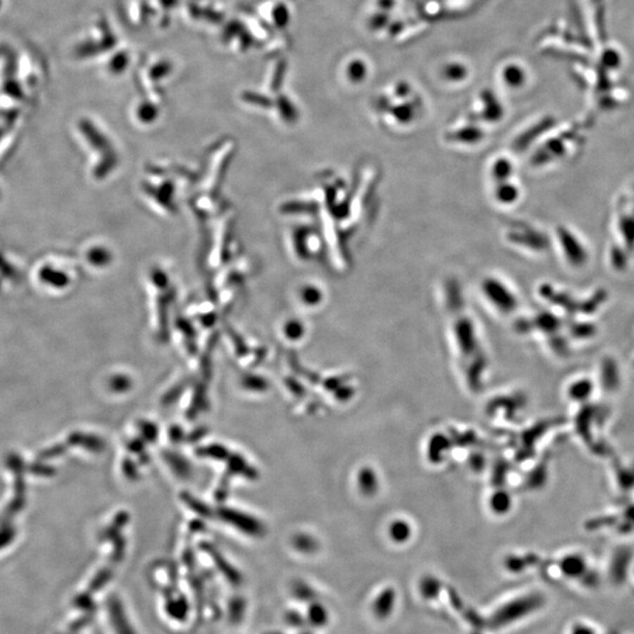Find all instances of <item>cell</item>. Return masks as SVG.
I'll use <instances>...</instances> for the list:
<instances>
[{"label": "cell", "mask_w": 634, "mask_h": 634, "mask_svg": "<svg viewBox=\"0 0 634 634\" xmlns=\"http://www.w3.org/2000/svg\"><path fill=\"white\" fill-rule=\"evenodd\" d=\"M481 291L486 301L493 305L498 312H509L511 309H514L516 298L510 289L502 284V281L493 277L483 280Z\"/></svg>", "instance_id": "6da1fadb"}, {"label": "cell", "mask_w": 634, "mask_h": 634, "mask_svg": "<svg viewBox=\"0 0 634 634\" xmlns=\"http://www.w3.org/2000/svg\"><path fill=\"white\" fill-rule=\"evenodd\" d=\"M572 634H593L592 633L591 628H588V627L579 626L573 628V633Z\"/></svg>", "instance_id": "7a4b0ae2"}]
</instances>
